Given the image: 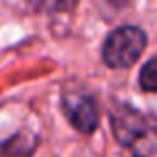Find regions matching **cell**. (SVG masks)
<instances>
[{"mask_svg":"<svg viewBox=\"0 0 157 157\" xmlns=\"http://www.w3.org/2000/svg\"><path fill=\"white\" fill-rule=\"evenodd\" d=\"M63 112L69 123L82 133H93L99 125V110L88 93H65Z\"/></svg>","mask_w":157,"mask_h":157,"instance_id":"cell-3","label":"cell"},{"mask_svg":"<svg viewBox=\"0 0 157 157\" xmlns=\"http://www.w3.org/2000/svg\"><path fill=\"white\" fill-rule=\"evenodd\" d=\"M140 88L146 93H157V56L151 58L140 71Z\"/></svg>","mask_w":157,"mask_h":157,"instance_id":"cell-5","label":"cell"},{"mask_svg":"<svg viewBox=\"0 0 157 157\" xmlns=\"http://www.w3.org/2000/svg\"><path fill=\"white\" fill-rule=\"evenodd\" d=\"M112 133L121 146L136 155H157V125L127 103H116L110 112Z\"/></svg>","mask_w":157,"mask_h":157,"instance_id":"cell-1","label":"cell"},{"mask_svg":"<svg viewBox=\"0 0 157 157\" xmlns=\"http://www.w3.org/2000/svg\"><path fill=\"white\" fill-rule=\"evenodd\" d=\"M26 2L41 13L54 15V13H67V11L75 9L78 0H26Z\"/></svg>","mask_w":157,"mask_h":157,"instance_id":"cell-4","label":"cell"},{"mask_svg":"<svg viewBox=\"0 0 157 157\" xmlns=\"http://www.w3.org/2000/svg\"><path fill=\"white\" fill-rule=\"evenodd\" d=\"M146 50V35L138 26H121L112 30L101 48V58L112 69H129Z\"/></svg>","mask_w":157,"mask_h":157,"instance_id":"cell-2","label":"cell"}]
</instances>
